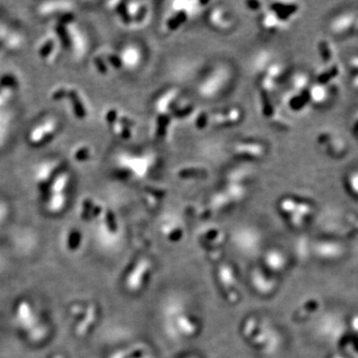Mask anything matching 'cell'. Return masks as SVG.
Wrapping results in <instances>:
<instances>
[{
	"instance_id": "cell-1",
	"label": "cell",
	"mask_w": 358,
	"mask_h": 358,
	"mask_svg": "<svg viewBox=\"0 0 358 358\" xmlns=\"http://www.w3.org/2000/svg\"><path fill=\"white\" fill-rule=\"evenodd\" d=\"M318 144L328 156L340 159L347 153L346 141L340 134L329 131L321 132L318 136Z\"/></svg>"
},
{
	"instance_id": "cell-2",
	"label": "cell",
	"mask_w": 358,
	"mask_h": 358,
	"mask_svg": "<svg viewBox=\"0 0 358 358\" xmlns=\"http://www.w3.org/2000/svg\"><path fill=\"white\" fill-rule=\"evenodd\" d=\"M330 30L338 36L357 35L358 15L354 12H343L332 19Z\"/></svg>"
},
{
	"instance_id": "cell-3",
	"label": "cell",
	"mask_w": 358,
	"mask_h": 358,
	"mask_svg": "<svg viewBox=\"0 0 358 358\" xmlns=\"http://www.w3.org/2000/svg\"><path fill=\"white\" fill-rule=\"evenodd\" d=\"M307 94H308L311 104H315V105H324L330 97L328 87L321 84H316L311 86L307 89Z\"/></svg>"
},
{
	"instance_id": "cell-4",
	"label": "cell",
	"mask_w": 358,
	"mask_h": 358,
	"mask_svg": "<svg viewBox=\"0 0 358 358\" xmlns=\"http://www.w3.org/2000/svg\"><path fill=\"white\" fill-rule=\"evenodd\" d=\"M340 75V67L338 63L329 64V66L324 69L320 75L318 76V84L327 86L331 82L338 80Z\"/></svg>"
},
{
	"instance_id": "cell-5",
	"label": "cell",
	"mask_w": 358,
	"mask_h": 358,
	"mask_svg": "<svg viewBox=\"0 0 358 358\" xmlns=\"http://www.w3.org/2000/svg\"><path fill=\"white\" fill-rule=\"evenodd\" d=\"M319 52L323 62L328 64L336 63L335 60L337 57V50L335 45L330 41L325 39L321 40L319 44Z\"/></svg>"
},
{
	"instance_id": "cell-6",
	"label": "cell",
	"mask_w": 358,
	"mask_h": 358,
	"mask_svg": "<svg viewBox=\"0 0 358 358\" xmlns=\"http://www.w3.org/2000/svg\"><path fill=\"white\" fill-rule=\"evenodd\" d=\"M344 186L352 196L358 198V169L349 170L345 174Z\"/></svg>"
},
{
	"instance_id": "cell-7",
	"label": "cell",
	"mask_w": 358,
	"mask_h": 358,
	"mask_svg": "<svg viewBox=\"0 0 358 358\" xmlns=\"http://www.w3.org/2000/svg\"><path fill=\"white\" fill-rule=\"evenodd\" d=\"M349 82L354 90H358V55L353 56L348 63Z\"/></svg>"
},
{
	"instance_id": "cell-8",
	"label": "cell",
	"mask_w": 358,
	"mask_h": 358,
	"mask_svg": "<svg viewBox=\"0 0 358 358\" xmlns=\"http://www.w3.org/2000/svg\"><path fill=\"white\" fill-rule=\"evenodd\" d=\"M350 126H351V130L352 132L354 133V135L358 138V109L352 114L351 117V122H350Z\"/></svg>"
},
{
	"instance_id": "cell-9",
	"label": "cell",
	"mask_w": 358,
	"mask_h": 358,
	"mask_svg": "<svg viewBox=\"0 0 358 358\" xmlns=\"http://www.w3.org/2000/svg\"><path fill=\"white\" fill-rule=\"evenodd\" d=\"M356 36H358V33H357V35H356Z\"/></svg>"
}]
</instances>
